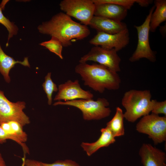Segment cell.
I'll use <instances>...</instances> for the list:
<instances>
[{"instance_id": "1", "label": "cell", "mask_w": 166, "mask_h": 166, "mask_svg": "<svg viewBox=\"0 0 166 166\" xmlns=\"http://www.w3.org/2000/svg\"><path fill=\"white\" fill-rule=\"evenodd\" d=\"M37 29L42 34L56 38L65 47L71 45L74 41L87 38L90 34L87 26L74 21L70 17L62 12L42 22Z\"/></svg>"}, {"instance_id": "2", "label": "cell", "mask_w": 166, "mask_h": 166, "mask_svg": "<svg viewBox=\"0 0 166 166\" xmlns=\"http://www.w3.org/2000/svg\"><path fill=\"white\" fill-rule=\"evenodd\" d=\"M75 71L80 76L85 85L99 93H103L105 89L117 90L120 87L121 79L117 73L104 65L80 63Z\"/></svg>"}, {"instance_id": "3", "label": "cell", "mask_w": 166, "mask_h": 166, "mask_svg": "<svg viewBox=\"0 0 166 166\" xmlns=\"http://www.w3.org/2000/svg\"><path fill=\"white\" fill-rule=\"evenodd\" d=\"M151 96L148 90L132 89L125 92L121 100L122 105L126 110L124 113V118L133 123L149 114L152 108Z\"/></svg>"}, {"instance_id": "4", "label": "cell", "mask_w": 166, "mask_h": 166, "mask_svg": "<svg viewBox=\"0 0 166 166\" xmlns=\"http://www.w3.org/2000/svg\"><path fill=\"white\" fill-rule=\"evenodd\" d=\"M109 102L104 98H98L96 101L92 99H79L62 101H58L54 106L65 105L72 106L79 109L85 120H99L109 116L111 113L108 107Z\"/></svg>"}, {"instance_id": "5", "label": "cell", "mask_w": 166, "mask_h": 166, "mask_svg": "<svg viewBox=\"0 0 166 166\" xmlns=\"http://www.w3.org/2000/svg\"><path fill=\"white\" fill-rule=\"evenodd\" d=\"M138 132L147 134L156 145L166 140V116L152 113L143 117L136 125Z\"/></svg>"}, {"instance_id": "6", "label": "cell", "mask_w": 166, "mask_h": 166, "mask_svg": "<svg viewBox=\"0 0 166 166\" xmlns=\"http://www.w3.org/2000/svg\"><path fill=\"white\" fill-rule=\"evenodd\" d=\"M155 8L154 6L150 9L142 25L134 26L137 31L138 42L136 50L129 59L131 62L138 61L143 58H146L152 62L156 61L155 53L151 48L149 40L150 19Z\"/></svg>"}, {"instance_id": "7", "label": "cell", "mask_w": 166, "mask_h": 166, "mask_svg": "<svg viewBox=\"0 0 166 166\" xmlns=\"http://www.w3.org/2000/svg\"><path fill=\"white\" fill-rule=\"evenodd\" d=\"M59 5L65 14L86 26L94 16L95 5L92 0H63Z\"/></svg>"}, {"instance_id": "8", "label": "cell", "mask_w": 166, "mask_h": 166, "mask_svg": "<svg viewBox=\"0 0 166 166\" xmlns=\"http://www.w3.org/2000/svg\"><path fill=\"white\" fill-rule=\"evenodd\" d=\"M26 105L24 101H10L0 90V124L10 121L18 122L22 127L29 124V118L23 111Z\"/></svg>"}, {"instance_id": "9", "label": "cell", "mask_w": 166, "mask_h": 166, "mask_svg": "<svg viewBox=\"0 0 166 166\" xmlns=\"http://www.w3.org/2000/svg\"><path fill=\"white\" fill-rule=\"evenodd\" d=\"M121 61L117 52L114 49H108L95 46L81 57L79 62L85 63L88 61L97 62L117 73L121 71L120 64Z\"/></svg>"}, {"instance_id": "10", "label": "cell", "mask_w": 166, "mask_h": 166, "mask_svg": "<svg viewBox=\"0 0 166 166\" xmlns=\"http://www.w3.org/2000/svg\"><path fill=\"white\" fill-rule=\"evenodd\" d=\"M129 41V32L127 28L113 34L97 32L96 35L89 41V43L95 46L100 45L106 49H114L117 52L125 47Z\"/></svg>"}, {"instance_id": "11", "label": "cell", "mask_w": 166, "mask_h": 166, "mask_svg": "<svg viewBox=\"0 0 166 166\" xmlns=\"http://www.w3.org/2000/svg\"><path fill=\"white\" fill-rule=\"evenodd\" d=\"M58 93L54 101H65L79 99H92L93 95L90 91L85 90L81 87L78 80L74 81L68 80L58 85Z\"/></svg>"}, {"instance_id": "12", "label": "cell", "mask_w": 166, "mask_h": 166, "mask_svg": "<svg viewBox=\"0 0 166 166\" xmlns=\"http://www.w3.org/2000/svg\"><path fill=\"white\" fill-rule=\"evenodd\" d=\"M139 154L144 166H166L165 153L151 144H143Z\"/></svg>"}, {"instance_id": "13", "label": "cell", "mask_w": 166, "mask_h": 166, "mask_svg": "<svg viewBox=\"0 0 166 166\" xmlns=\"http://www.w3.org/2000/svg\"><path fill=\"white\" fill-rule=\"evenodd\" d=\"M128 10L119 5L109 3L95 5L94 16L121 22L127 14Z\"/></svg>"}, {"instance_id": "14", "label": "cell", "mask_w": 166, "mask_h": 166, "mask_svg": "<svg viewBox=\"0 0 166 166\" xmlns=\"http://www.w3.org/2000/svg\"><path fill=\"white\" fill-rule=\"evenodd\" d=\"M89 25L97 32L111 34L118 33L127 28L124 23L96 16L93 17Z\"/></svg>"}, {"instance_id": "15", "label": "cell", "mask_w": 166, "mask_h": 166, "mask_svg": "<svg viewBox=\"0 0 166 166\" xmlns=\"http://www.w3.org/2000/svg\"><path fill=\"white\" fill-rule=\"evenodd\" d=\"M101 132L100 137L95 142L91 143L83 142L81 144V147L88 156H91L101 148L107 147L115 141V137L107 127L102 128Z\"/></svg>"}, {"instance_id": "16", "label": "cell", "mask_w": 166, "mask_h": 166, "mask_svg": "<svg viewBox=\"0 0 166 166\" xmlns=\"http://www.w3.org/2000/svg\"><path fill=\"white\" fill-rule=\"evenodd\" d=\"M17 64L30 67L28 57H25L23 61H16L13 57L7 55L2 49L0 43V73L5 81L9 83L10 81L9 73L10 70Z\"/></svg>"}, {"instance_id": "17", "label": "cell", "mask_w": 166, "mask_h": 166, "mask_svg": "<svg viewBox=\"0 0 166 166\" xmlns=\"http://www.w3.org/2000/svg\"><path fill=\"white\" fill-rule=\"evenodd\" d=\"M155 11L152 13L150 21V31L155 32L160 24L166 20V0L154 1Z\"/></svg>"}, {"instance_id": "18", "label": "cell", "mask_w": 166, "mask_h": 166, "mask_svg": "<svg viewBox=\"0 0 166 166\" xmlns=\"http://www.w3.org/2000/svg\"><path fill=\"white\" fill-rule=\"evenodd\" d=\"M124 118L122 109L119 107H117L114 117L107 123L106 126L115 137L123 136L124 134Z\"/></svg>"}, {"instance_id": "19", "label": "cell", "mask_w": 166, "mask_h": 166, "mask_svg": "<svg viewBox=\"0 0 166 166\" xmlns=\"http://www.w3.org/2000/svg\"><path fill=\"white\" fill-rule=\"evenodd\" d=\"M2 10V9L0 7V23L5 27L8 32L7 40L6 44V46L7 47L10 40L17 34L18 28L13 22L4 15Z\"/></svg>"}, {"instance_id": "20", "label": "cell", "mask_w": 166, "mask_h": 166, "mask_svg": "<svg viewBox=\"0 0 166 166\" xmlns=\"http://www.w3.org/2000/svg\"><path fill=\"white\" fill-rule=\"evenodd\" d=\"M39 45L55 53L61 59H63L62 54L63 45L60 41L56 38L51 37L50 40L42 42Z\"/></svg>"}, {"instance_id": "21", "label": "cell", "mask_w": 166, "mask_h": 166, "mask_svg": "<svg viewBox=\"0 0 166 166\" xmlns=\"http://www.w3.org/2000/svg\"><path fill=\"white\" fill-rule=\"evenodd\" d=\"M51 73H48L45 77V81L42 86L48 99V104L51 105L52 101V96L53 92L58 91L57 85L53 81L51 78Z\"/></svg>"}, {"instance_id": "22", "label": "cell", "mask_w": 166, "mask_h": 166, "mask_svg": "<svg viewBox=\"0 0 166 166\" xmlns=\"http://www.w3.org/2000/svg\"><path fill=\"white\" fill-rule=\"evenodd\" d=\"M7 139L12 140L20 144L22 147L24 153H29L28 148L24 143L26 140L18 136L11 135L6 133L0 126V144L5 142Z\"/></svg>"}, {"instance_id": "23", "label": "cell", "mask_w": 166, "mask_h": 166, "mask_svg": "<svg viewBox=\"0 0 166 166\" xmlns=\"http://www.w3.org/2000/svg\"><path fill=\"white\" fill-rule=\"evenodd\" d=\"M95 5L109 3L124 7L130 9L136 2V0H92Z\"/></svg>"}, {"instance_id": "24", "label": "cell", "mask_w": 166, "mask_h": 166, "mask_svg": "<svg viewBox=\"0 0 166 166\" xmlns=\"http://www.w3.org/2000/svg\"><path fill=\"white\" fill-rule=\"evenodd\" d=\"M152 113L158 115L163 114L166 116V101H158L156 100H152Z\"/></svg>"}, {"instance_id": "25", "label": "cell", "mask_w": 166, "mask_h": 166, "mask_svg": "<svg viewBox=\"0 0 166 166\" xmlns=\"http://www.w3.org/2000/svg\"><path fill=\"white\" fill-rule=\"evenodd\" d=\"M9 122L14 133L27 141V135L23 130L21 125L15 121H10Z\"/></svg>"}, {"instance_id": "26", "label": "cell", "mask_w": 166, "mask_h": 166, "mask_svg": "<svg viewBox=\"0 0 166 166\" xmlns=\"http://www.w3.org/2000/svg\"><path fill=\"white\" fill-rule=\"evenodd\" d=\"M41 163L43 166H80L76 162L70 160H59L51 164L42 162Z\"/></svg>"}, {"instance_id": "27", "label": "cell", "mask_w": 166, "mask_h": 166, "mask_svg": "<svg viewBox=\"0 0 166 166\" xmlns=\"http://www.w3.org/2000/svg\"><path fill=\"white\" fill-rule=\"evenodd\" d=\"M0 126L6 133L11 135L18 136L14 133L9 122L2 123Z\"/></svg>"}, {"instance_id": "28", "label": "cell", "mask_w": 166, "mask_h": 166, "mask_svg": "<svg viewBox=\"0 0 166 166\" xmlns=\"http://www.w3.org/2000/svg\"><path fill=\"white\" fill-rule=\"evenodd\" d=\"M25 166H43L41 162L31 159H25Z\"/></svg>"}, {"instance_id": "29", "label": "cell", "mask_w": 166, "mask_h": 166, "mask_svg": "<svg viewBox=\"0 0 166 166\" xmlns=\"http://www.w3.org/2000/svg\"><path fill=\"white\" fill-rule=\"evenodd\" d=\"M152 1L147 0H136V3L141 6L146 7L151 3Z\"/></svg>"}, {"instance_id": "30", "label": "cell", "mask_w": 166, "mask_h": 166, "mask_svg": "<svg viewBox=\"0 0 166 166\" xmlns=\"http://www.w3.org/2000/svg\"><path fill=\"white\" fill-rule=\"evenodd\" d=\"M0 166H6L1 153L0 152Z\"/></svg>"}, {"instance_id": "31", "label": "cell", "mask_w": 166, "mask_h": 166, "mask_svg": "<svg viewBox=\"0 0 166 166\" xmlns=\"http://www.w3.org/2000/svg\"><path fill=\"white\" fill-rule=\"evenodd\" d=\"M8 1H9L8 0H3L2 2L0 4V7L1 8L2 10H3V9H4Z\"/></svg>"}, {"instance_id": "32", "label": "cell", "mask_w": 166, "mask_h": 166, "mask_svg": "<svg viewBox=\"0 0 166 166\" xmlns=\"http://www.w3.org/2000/svg\"><path fill=\"white\" fill-rule=\"evenodd\" d=\"M25 155L24 154V156L22 158V164L21 166H25Z\"/></svg>"}]
</instances>
